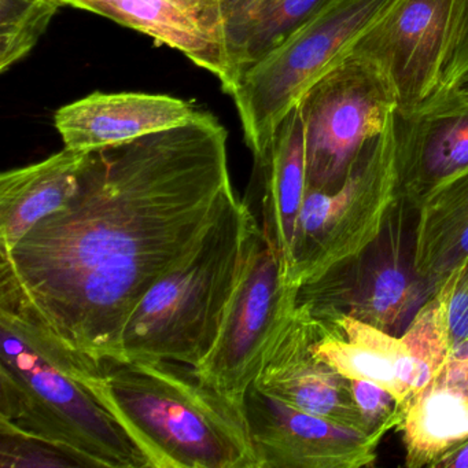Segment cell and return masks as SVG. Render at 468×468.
Here are the masks:
<instances>
[{
    "label": "cell",
    "instance_id": "1",
    "mask_svg": "<svg viewBox=\"0 0 468 468\" xmlns=\"http://www.w3.org/2000/svg\"><path fill=\"white\" fill-rule=\"evenodd\" d=\"M226 128L193 122L90 152L78 193L0 253V305L101 363L142 298L237 198Z\"/></svg>",
    "mask_w": 468,
    "mask_h": 468
},
{
    "label": "cell",
    "instance_id": "2",
    "mask_svg": "<svg viewBox=\"0 0 468 468\" xmlns=\"http://www.w3.org/2000/svg\"><path fill=\"white\" fill-rule=\"evenodd\" d=\"M0 424L78 454L89 467L152 468L95 388L100 363L0 305Z\"/></svg>",
    "mask_w": 468,
    "mask_h": 468
},
{
    "label": "cell",
    "instance_id": "3",
    "mask_svg": "<svg viewBox=\"0 0 468 468\" xmlns=\"http://www.w3.org/2000/svg\"><path fill=\"white\" fill-rule=\"evenodd\" d=\"M95 388L152 468H257L242 402L193 367L168 360H103Z\"/></svg>",
    "mask_w": 468,
    "mask_h": 468
},
{
    "label": "cell",
    "instance_id": "4",
    "mask_svg": "<svg viewBox=\"0 0 468 468\" xmlns=\"http://www.w3.org/2000/svg\"><path fill=\"white\" fill-rule=\"evenodd\" d=\"M257 224L237 198L197 248L142 298L117 360H168L197 368L215 346Z\"/></svg>",
    "mask_w": 468,
    "mask_h": 468
},
{
    "label": "cell",
    "instance_id": "5",
    "mask_svg": "<svg viewBox=\"0 0 468 468\" xmlns=\"http://www.w3.org/2000/svg\"><path fill=\"white\" fill-rule=\"evenodd\" d=\"M401 204L397 113L361 150L341 185L306 190L292 240L287 286L297 292L357 260Z\"/></svg>",
    "mask_w": 468,
    "mask_h": 468
},
{
    "label": "cell",
    "instance_id": "6",
    "mask_svg": "<svg viewBox=\"0 0 468 468\" xmlns=\"http://www.w3.org/2000/svg\"><path fill=\"white\" fill-rule=\"evenodd\" d=\"M399 0H324L281 45L246 68L231 97L253 155L312 86Z\"/></svg>",
    "mask_w": 468,
    "mask_h": 468
},
{
    "label": "cell",
    "instance_id": "7",
    "mask_svg": "<svg viewBox=\"0 0 468 468\" xmlns=\"http://www.w3.org/2000/svg\"><path fill=\"white\" fill-rule=\"evenodd\" d=\"M305 128L306 190L341 185L367 144L399 112V97L375 62L350 51L298 103Z\"/></svg>",
    "mask_w": 468,
    "mask_h": 468
},
{
    "label": "cell",
    "instance_id": "8",
    "mask_svg": "<svg viewBox=\"0 0 468 468\" xmlns=\"http://www.w3.org/2000/svg\"><path fill=\"white\" fill-rule=\"evenodd\" d=\"M294 305L295 289L284 282L278 256L257 223L218 341L194 368L198 377L218 393L242 402Z\"/></svg>",
    "mask_w": 468,
    "mask_h": 468
},
{
    "label": "cell",
    "instance_id": "9",
    "mask_svg": "<svg viewBox=\"0 0 468 468\" xmlns=\"http://www.w3.org/2000/svg\"><path fill=\"white\" fill-rule=\"evenodd\" d=\"M401 201L382 235L357 260L295 292V305L312 314L342 312L397 335L405 320L431 297L416 275L413 245L405 238Z\"/></svg>",
    "mask_w": 468,
    "mask_h": 468
},
{
    "label": "cell",
    "instance_id": "10",
    "mask_svg": "<svg viewBox=\"0 0 468 468\" xmlns=\"http://www.w3.org/2000/svg\"><path fill=\"white\" fill-rule=\"evenodd\" d=\"M468 20V0H399L353 51L393 84L401 116L434 100Z\"/></svg>",
    "mask_w": 468,
    "mask_h": 468
},
{
    "label": "cell",
    "instance_id": "11",
    "mask_svg": "<svg viewBox=\"0 0 468 468\" xmlns=\"http://www.w3.org/2000/svg\"><path fill=\"white\" fill-rule=\"evenodd\" d=\"M242 405L257 468H361L377 462L382 435L295 410L254 383Z\"/></svg>",
    "mask_w": 468,
    "mask_h": 468
},
{
    "label": "cell",
    "instance_id": "12",
    "mask_svg": "<svg viewBox=\"0 0 468 468\" xmlns=\"http://www.w3.org/2000/svg\"><path fill=\"white\" fill-rule=\"evenodd\" d=\"M152 37L212 73L231 95L238 83L221 0H62Z\"/></svg>",
    "mask_w": 468,
    "mask_h": 468
},
{
    "label": "cell",
    "instance_id": "13",
    "mask_svg": "<svg viewBox=\"0 0 468 468\" xmlns=\"http://www.w3.org/2000/svg\"><path fill=\"white\" fill-rule=\"evenodd\" d=\"M314 335V317L294 305L254 385L295 410L364 434H375L356 405L350 380L312 352Z\"/></svg>",
    "mask_w": 468,
    "mask_h": 468
},
{
    "label": "cell",
    "instance_id": "14",
    "mask_svg": "<svg viewBox=\"0 0 468 468\" xmlns=\"http://www.w3.org/2000/svg\"><path fill=\"white\" fill-rule=\"evenodd\" d=\"M251 190L245 201L260 231L281 262L286 281L292 240L306 193L305 128L295 106L276 128L270 144L253 155Z\"/></svg>",
    "mask_w": 468,
    "mask_h": 468
},
{
    "label": "cell",
    "instance_id": "15",
    "mask_svg": "<svg viewBox=\"0 0 468 468\" xmlns=\"http://www.w3.org/2000/svg\"><path fill=\"white\" fill-rule=\"evenodd\" d=\"M201 114L187 101L144 92H95L62 106L54 125L68 149L92 152L193 122Z\"/></svg>",
    "mask_w": 468,
    "mask_h": 468
},
{
    "label": "cell",
    "instance_id": "16",
    "mask_svg": "<svg viewBox=\"0 0 468 468\" xmlns=\"http://www.w3.org/2000/svg\"><path fill=\"white\" fill-rule=\"evenodd\" d=\"M401 201L415 210L432 190L468 169V103L437 98L397 113Z\"/></svg>",
    "mask_w": 468,
    "mask_h": 468
},
{
    "label": "cell",
    "instance_id": "17",
    "mask_svg": "<svg viewBox=\"0 0 468 468\" xmlns=\"http://www.w3.org/2000/svg\"><path fill=\"white\" fill-rule=\"evenodd\" d=\"M309 314L314 317V355L346 379L382 386L407 412L413 399L415 363L401 336L342 312Z\"/></svg>",
    "mask_w": 468,
    "mask_h": 468
},
{
    "label": "cell",
    "instance_id": "18",
    "mask_svg": "<svg viewBox=\"0 0 468 468\" xmlns=\"http://www.w3.org/2000/svg\"><path fill=\"white\" fill-rule=\"evenodd\" d=\"M89 154L65 147L0 176V253L12 250L43 218L67 207L78 193Z\"/></svg>",
    "mask_w": 468,
    "mask_h": 468
},
{
    "label": "cell",
    "instance_id": "19",
    "mask_svg": "<svg viewBox=\"0 0 468 468\" xmlns=\"http://www.w3.org/2000/svg\"><path fill=\"white\" fill-rule=\"evenodd\" d=\"M413 212V268L434 294L468 257V169L432 188Z\"/></svg>",
    "mask_w": 468,
    "mask_h": 468
},
{
    "label": "cell",
    "instance_id": "20",
    "mask_svg": "<svg viewBox=\"0 0 468 468\" xmlns=\"http://www.w3.org/2000/svg\"><path fill=\"white\" fill-rule=\"evenodd\" d=\"M399 431L405 465L434 467L468 441V391L435 378L410 399Z\"/></svg>",
    "mask_w": 468,
    "mask_h": 468
},
{
    "label": "cell",
    "instance_id": "21",
    "mask_svg": "<svg viewBox=\"0 0 468 468\" xmlns=\"http://www.w3.org/2000/svg\"><path fill=\"white\" fill-rule=\"evenodd\" d=\"M324 0H221L227 43L238 80L281 45Z\"/></svg>",
    "mask_w": 468,
    "mask_h": 468
},
{
    "label": "cell",
    "instance_id": "22",
    "mask_svg": "<svg viewBox=\"0 0 468 468\" xmlns=\"http://www.w3.org/2000/svg\"><path fill=\"white\" fill-rule=\"evenodd\" d=\"M457 282L454 270L435 290L434 294L421 303L413 314L401 339L410 349L415 363L413 397L426 388L442 371L451 356V330H449V306Z\"/></svg>",
    "mask_w": 468,
    "mask_h": 468
},
{
    "label": "cell",
    "instance_id": "23",
    "mask_svg": "<svg viewBox=\"0 0 468 468\" xmlns=\"http://www.w3.org/2000/svg\"><path fill=\"white\" fill-rule=\"evenodd\" d=\"M62 6V0H0L2 72L31 53Z\"/></svg>",
    "mask_w": 468,
    "mask_h": 468
},
{
    "label": "cell",
    "instance_id": "24",
    "mask_svg": "<svg viewBox=\"0 0 468 468\" xmlns=\"http://www.w3.org/2000/svg\"><path fill=\"white\" fill-rule=\"evenodd\" d=\"M0 467H89L83 459L56 443L0 424Z\"/></svg>",
    "mask_w": 468,
    "mask_h": 468
},
{
    "label": "cell",
    "instance_id": "25",
    "mask_svg": "<svg viewBox=\"0 0 468 468\" xmlns=\"http://www.w3.org/2000/svg\"><path fill=\"white\" fill-rule=\"evenodd\" d=\"M350 386L369 431L383 437L391 430L399 431L405 410L390 391L368 380H350Z\"/></svg>",
    "mask_w": 468,
    "mask_h": 468
},
{
    "label": "cell",
    "instance_id": "26",
    "mask_svg": "<svg viewBox=\"0 0 468 468\" xmlns=\"http://www.w3.org/2000/svg\"><path fill=\"white\" fill-rule=\"evenodd\" d=\"M456 270V287L449 306L452 352L468 342V257Z\"/></svg>",
    "mask_w": 468,
    "mask_h": 468
},
{
    "label": "cell",
    "instance_id": "27",
    "mask_svg": "<svg viewBox=\"0 0 468 468\" xmlns=\"http://www.w3.org/2000/svg\"><path fill=\"white\" fill-rule=\"evenodd\" d=\"M465 78H468V20L465 23L464 29H463L459 43H457L456 50H454L448 67H446L442 86H441L440 92L435 98L442 97V95L453 91Z\"/></svg>",
    "mask_w": 468,
    "mask_h": 468
},
{
    "label": "cell",
    "instance_id": "28",
    "mask_svg": "<svg viewBox=\"0 0 468 468\" xmlns=\"http://www.w3.org/2000/svg\"><path fill=\"white\" fill-rule=\"evenodd\" d=\"M432 468H468V441L438 460Z\"/></svg>",
    "mask_w": 468,
    "mask_h": 468
},
{
    "label": "cell",
    "instance_id": "29",
    "mask_svg": "<svg viewBox=\"0 0 468 468\" xmlns=\"http://www.w3.org/2000/svg\"><path fill=\"white\" fill-rule=\"evenodd\" d=\"M442 98H451V100L457 101V102L468 103V87L454 90L449 94L442 95Z\"/></svg>",
    "mask_w": 468,
    "mask_h": 468
},
{
    "label": "cell",
    "instance_id": "30",
    "mask_svg": "<svg viewBox=\"0 0 468 468\" xmlns=\"http://www.w3.org/2000/svg\"><path fill=\"white\" fill-rule=\"evenodd\" d=\"M462 87H468V78H465L464 80L462 81V84H460V86L457 87V89H462Z\"/></svg>",
    "mask_w": 468,
    "mask_h": 468
}]
</instances>
